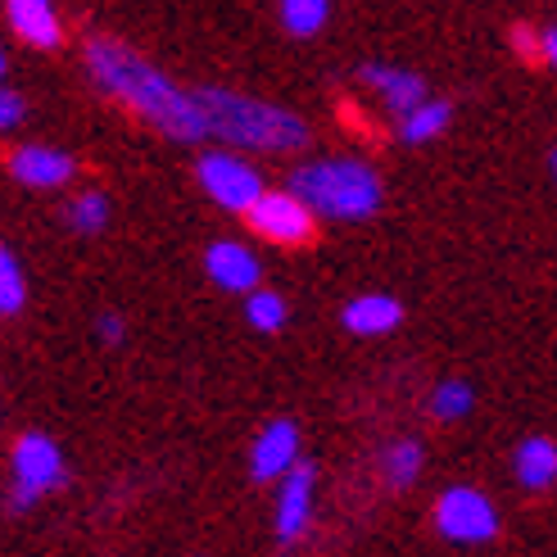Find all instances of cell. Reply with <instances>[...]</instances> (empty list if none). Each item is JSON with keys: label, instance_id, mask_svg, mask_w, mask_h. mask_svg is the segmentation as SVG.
Wrapping results in <instances>:
<instances>
[{"label": "cell", "instance_id": "1", "mask_svg": "<svg viewBox=\"0 0 557 557\" xmlns=\"http://www.w3.org/2000/svg\"><path fill=\"white\" fill-rule=\"evenodd\" d=\"M82 64H87L91 82L109 100L132 109L136 119L163 132L169 141H177V146L209 141L205 109L195 100V91L177 87V82L159 64H150L136 46H127L119 37H91L87 50H82Z\"/></svg>", "mask_w": 557, "mask_h": 557}, {"label": "cell", "instance_id": "2", "mask_svg": "<svg viewBox=\"0 0 557 557\" xmlns=\"http://www.w3.org/2000/svg\"><path fill=\"white\" fill-rule=\"evenodd\" d=\"M195 100L205 109L209 141L232 146L240 154H299L313 136L295 109L232 91V87H200Z\"/></svg>", "mask_w": 557, "mask_h": 557}, {"label": "cell", "instance_id": "3", "mask_svg": "<svg viewBox=\"0 0 557 557\" xmlns=\"http://www.w3.org/2000/svg\"><path fill=\"white\" fill-rule=\"evenodd\" d=\"M286 186L326 222H368V218H376V209L385 200L381 173L358 154L304 159Z\"/></svg>", "mask_w": 557, "mask_h": 557}, {"label": "cell", "instance_id": "4", "mask_svg": "<svg viewBox=\"0 0 557 557\" xmlns=\"http://www.w3.org/2000/svg\"><path fill=\"white\" fill-rule=\"evenodd\" d=\"M69 481V462L64 449L54 444L46 431H23L10 449V494L5 508L10 512H33L41 498L60 494Z\"/></svg>", "mask_w": 557, "mask_h": 557}, {"label": "cell", "instance_id": "5", "mask_svg": "<svg viewBox=\"0 0 557 557\" xmlns=\"http://www.w3.org/2000/svg\"><path fill=\"white\" fill-rule=\"evenodd\" d=\"M195 182H200V190L218 209L240 213V218L255 209L263 200V190H268L263 173L240 150H205L200 159H195Z\"/></svg>", "mask_w": 557, "mask_h": 557}, {"label": "cell", "instance_id": "6", "mask_svg": "<svg viewBox=\"0 0 557 557\" xmlns=\"http://www.w3.org/2000/svg\"><path fill=\"white\" fill-rule=\"evenodd\" d=\"M431 521L440 540H449V544H462V548L490 544L498 535V504L476 485H449V490H440Z\"/></svg>", "mask_w": 557, "mask_h": 557}, {"label": "cell", "instance_id": "7", "mask_svg": "<svg viewBox=\"0 0 557 557\" xmlns=\"http://www.w3.org/2000/svg\"><path fill=\"white\" fill-rule=\"evenodd\" d=\"M245 227L255 232L259 240H268V245L295 249V245H309L313 240L318 213L304 205L290 186H282V190H263V200L245 213Z\"/></svg>", "mask_w": 557, "mask_h": 557}, {"label": "cell", "instance_id": "8", "mask_svg": "<svg viewBox=\"0 0 557 557\" xmlns=\"http://www.w3.org/2000/svg\"><path fill=\"white\" fill-rule=\"evenodd\" d=\"M313 517H318V471L309 462H299L286 481H276V498H272V540H276V548L304 544V535L313 531Z\"/></svg>", "mask_w": 557, "mask_h": 557}, {"label": "cell", "instance_id": "9", "mask_svg": "<svg viewBox=\"0 0 557 557\" xmlns=\"http://www.w3.org/2000/svg\"><path fill=\"white\" fill-rule=\"evenodd\" d=\"M299 462H304V435H299V426L290 422V417L268 422L255 435V444H249V476H255L259 485L286 481Z\"/></svg>", "mask_w": 557, "mask_h": 557}, {"label": "cell", "instance_id": "10", "mask_svg": "<svg viewBox=\"0 0 557 557\" xmlns=\"http://www.w3.org/2000/svg\"><path fill=\"white\" fill-rule=\"evenodd\" d=\"M10 177L23 186V190H64L73 177H77V159L60 146H46V141H23L10 150L5 159Z\"/></svg>", "mask_w": 557, "mask_h": 557}, {"label": "cell", "instance_id": "11", "mask_svg": "<svg viewBox=\"0 0 557 557\" xmlns=\"http://www.w3.org/2000/svg\"><path fill=\"white\" fill-rule=\"evenodd\" d=\"M205 276L227 295H249L263 286V263L255 249L240 240H213L205 249Z\"/></svg>", "mask_w": 557, "mask_h": 557}, {"label": "cell", "instance_id": "12", "mask_svg": "<svg viewBox=\"0 0 557 557\" xmlns=\"http://www.w3.org/2000/svg\"><path fill=\"white\" fill-rule=\"evenodd\" d=\"M358 82H363V87H368L395 119L412 114V109L422 104V100H431L422 73H412V69H404V64H363Z\"/></svg>", "mask_w": 557, "mask_h": 557}, {"label": "cell", "instance_id": "13", "mask_svg": "<svg viewBox=\"0 0 557 557\" xmlns=\"http://www.w3.org/2000/svg\"><path fill=\"white\" fill-rule=\"evenodd\" d=\"M5 23H10V33L33 50H54L64 41V23H60L54 0H5Z\"/></svg>", "mask_w": 557, "mask_h": 557}, {"label": "cell", "instance_id": "14", "mask_svg": "<svg viewBox=\"0 0 557 557\" xmlns=\"http://www.w3.org/2000/svg\"><path fill=\"white\" fill-rule=\"evenodd\" d=\"M404 322V304L385 290H368V295H354L345 309H341V326L349 336H363V341H376V336H389L399 331Z\"/></svg>", "mask_w": 557, "mask_h": 557}, {"label": "cell", "instance_id": "15", "mask_svg": "<svg viewBox=\"0 0 557 557\" xmlns=\"http://www.w3.org/2000/svg\"><path fill=\"white\" fill-rule=\"evenodd\" d=\"M512 481L525 494H544L557 485V444L548 435H525L512 449Z\"/></svg>", "mask_w": 557, "mask_h": 557}, {"label": "cell", "instance_id": "16", "mask_svg": "<svg viewBox=\"0 0 557 557\" xmlns=\"http://www.w3.org/2000/svg\"><path fill=\"white\" fill-rule=\"evenodd\" d=\"M422 467H426V449H422V440H412V435L389 440L376 454V471H381L385 490H412L422 481Z\"/></svg>", "mask_w": 557, "mask_h": 557}, {"label": "cell", "instance_id": "17", "mask_svg": "<svg viewBox=\"0 0 557 557\" xmlns=\"http://www.w3.org/2000/svg\"><path fill=\"white\" fill-rule=\"evenodd\" d=\"M449 123H454V104L431 96V100L417 104L412 114L395 119V132H399V141H404V146H431L435 136L449 132Z\"/></svg>", "mask_w": 557, "mask_h": 557}, {"label": "cell", "instance_id": "18", "mask_svg": "<svg viewBox=\"0 0 557 557\" xmlns=\"http://www.w3.org/2000/svg\"><path fill=\"white\" fill-rule=\"evenodd\" d=\"M109 218H114V205H109V195L100 186L73 190L69 205H64V222H69V232H77V236H100L109 227Z\"/></svg>", "mask_w": 557, "mask_h": 557}, {"label": "cell", "instance_id": "19", "mask_svg": "<svg viewBox=\"0 0 557 557\" xmlns=\"http://www.w3.org/2000/svg\"><path fill=\"white\" fill-rule=\"evenodd\" d=\"M426 408H431V417H435L440 426L467 422V417H471V408H476V389H471L467 381H458V376H449V381H440V385L431 389Z\"/></svg>", "mask_w": 557, "mask_h": 557}, {"label": "cell", "instance_id": "20", "mask_svg": "<svg viewBox=\"0 0 557 557\" xmlns=\"http://www.w3.org/2000/svg\"><path fill=\"white\" fill-rule=\"evenodd\" d=\"M276 18H282V27L290 37L309 41L318 37L326 18H331V0H276Z\"/></svg>", "mask_w": 557, "mask_h": 557}, {"label": "cell", "instance_id": "21", "mask_svg": "<svg viewBox=\"0 0 557 557\" xmlns=\"http://www.w3.org/2000/svg\"><path fill=\"white\" fill-rule=\"evenodd\" d=\"M286 318H290V304H286V295L282 290H249L245 295V322L255 326V331H263V336H276V331L286 326Z\"/></svg>", "mask_w": 557, "mask_h": 557}, {"label": "cell", "instance_id": "22", "mask_svg": "<svg viewBox=\"0 0 557 557\" xmlns=\"http://www.w3.org/2000/svg\"><path fill=\"white\" fill-rule=\"evenodd\" d=\"M23 304H27L23 263H18L14 249H0V313L14 318V313H23Z\"/></svg>", "mask_w": 557, "mask_h": 557}, {"label": "cell", "instance_id": "23", "mask_svg": "<svg viewBox=\"0 0 557 557\" xmlns=\"http://www.w3.org/2000/svg\"><path fill=\"white\" fill-rule=\"evenodd\" d=\"M96 341L109 345V349L123 345V341H127V322H123L119 313H100V318H96Z\"/></svg>", "mask_w": 557, "mask_h": 557}, {"label": "cell", "instance_id": "24", "mask_svg": "<svg viewBox=\"0 0 557 557\" xmlns=\"http://www.w3.org/2000/svg\"><path fill=\"white\" fill-rule=\"evenodd\" d=\"M18 123H23V96L14 87H5V91H0V127L14 132Z\"/></svg>", "mask_w": 557, "mask_h": 557}, {"label": "cell", "instance_id": "25", "mask_svg": "<svg viewBox=\"0 0 557 557\" xmlns=\"http://www.w3.org/2000/svg\"><path fill=\"white\" fill-rule=\"evenodd\" d=\"M512 50L525 54V60H540V33H531V27H517V33H512Z\"/></svg>", "mask_w": 557, "mask_h": 557}, {"label": "cell", "instance_id": "26", "mask_svg": "<svg viewBox=\"0 0 557 557\" xmlns=\"http://www.w3.org/2000/svg\"><path fill=\"white\" fill-rule=\"evenodd\" d=\"M540 64H548L557 73V27H544L540 33Z\"/></svg>", "mask_w": 557, "mask_h": 557}, {"label": "cell", "instance_id": "27", "mask_svg": "<svg viewBox=\"0 0 557 557\" xmlns=\"http://www.w3.org/2000/svg\"><path fill=\"white\" fill-rule=\"evenodd\" d=\"M548 173H553V182H557V146H553V154H548Z\"/></svg>", "mask_w": 557, "mask_h": 557}]
</instances>
